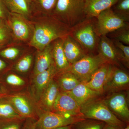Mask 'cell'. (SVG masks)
<instances>
[{"label": "cell", "instance_id": "obj_8", "mask_svg": "<svg viewBox=\"0 0 129 129\" xmlns=\"http://www.w3.org/2000/svg\"><path fill=\"white\" fill-rule=\"evenodd\" d=\"M52 112L64 116L85 118L81 111L80 106L68 92H60Z\"/></svg>", "mask_w": 129, "mask_h": 129}, {"label": "cell", "instance_id": "obj_17", "mask_svg": "<svg viewBox=\"0 0 129 129\" xmlns=\"http://www.w3.org/2000/svg\"><path fill=\"white\" fill-rule=\"evenodd\" d=\"M52 55L53 62L58 73L67 71L70 64L68 62L63 48V42L61 38L53 41Z\"/></svg>", "mask_w": 129, "mask_h": 129}, {"label": "cell", "instance_id": "obj_2", "mask_svg": "<svg viewBox=\"0 0 129 129\" xmlns=\"http://www.w3.org/2000/svg\"><path fill=\"white\" fill-rule=\"evenodd\" d=\"M96 17L86 18L70 27L68 35L75 40L88 55L98 54L100 37L95 30Z\"/></svg>", "mask_w": 129, "mask_h": 129}, {"label": "cell", "instance_id": "obj_6", "mask_svg": "<svg viewBox=\"0 0 129 129\" xmlns=\"http://www.w3.org/2000/svg\"><path fill=\"white\" fill-rule=\"evenodd\" d=\"M96 18L95 30L99 37L113 32L129 23L116 15L111 8L100 13Z\"/></svg>", "mask_w": 129, "mask_h": 129}, {"label": "cell", "instance_id": "obj_28", "mask_svg": "<svg viewBox=\"0 0 129 129\" xmlns=\"http://www.w3.org/2000/svg\"><path fill=\"white\" fill-rule=\"evenodd\" d=\"M106 35L111 39L129 46V23Z\"/></svg>", "mask_w": 129, "mask_h": 129}, {"label": "cell", "instance_id": "obj_37", "mask_svg": "<svg viewBox=\"0 0 129 129\" xmlns=\"http://www.w3.org/2000/svg\"><path fill=\"white\" fill-rule=\"evenodd\" d=\"M72 126V125H67V126L58 127L53 129H71Z\"/></svg>", "mask_w": 129, "mask_h": 129}, {"label": "cell", "instance_id": "obj_3", "mask_svg": "<svg viewBox=\"0 0 129 129\" xmlns=\"http://www.w3.org/2000/svg\"><path fill=\"white\" fill-rule=\"evenodd\" d=\"M86 0H58L52 16L70 27L86 18Z\"/></svg>", "mask_w": 129, "mask_h": 129}, {"label": "cell", "instance_id": "obj_42", "mask_svg": "<svg viewBox=\"0 0 129 129\" xmlns=\"http://www.w3.org/2000/svg\"><path fill=\"white\" fill-rule=\"evenodd\" d=\"M122 129H129V125H127V126L126 127H124V128H123Z\"/></svg>", "mask_w": 129, "mask_h": 129}, {"label": "cell", "instance_id": "obj_39", "mask_svg": "<svg viewBox=\"0 0 129 129\" xmlns=\"http://www.w3.org/2000/svg\"><path fill=\"white\" fill-rule=\"evenodd\" d=\"M5 27L6 26L3 22L2 19L0 18V27Z\"/></svg>", "mask_w": 129, "mask_h": 129}, {"label": "cell", "instance_id": "obj_9", "mask_svg": "<svg viewBox=\"0 0 129 129\" xmlns=\"http://www.w3.org/2000/svg\"><path fill=\"white\" fill-rule=\"evenodd\" d=\"M98 54L106 63L118 67H121L116 47L112 40L106 35L100 37Z\"/></svg>", "mask_w": 129, "mask_h": 129}, {"label": "cell", "instance_id": "obj_36", "mask_svg": "<svg viewBox=\"0 0 129 129\" xmlns=\"http://www.w3.org/2000/svg\"><path fill=\"white\" fill-rule=\"evenodd\" d=\"M6 67V63L1 59H0V71H1L2 70L4 69Z\"/></svg>", "mask_w": 129, "mask_h": 129}, {"label": "cell", "instance_id": "obj_7", "mask_svg": "<svg viewBox=\"0 0 129 129\" xmlns=\"http://www.w3.org/2000/svg\"><path fill=\"white\" fill-rule=\"evenodd\" d=\"M85 118L69 117L50 111H46L35 123L36 129H53L72 125Z\"/></svg>", "mask_w": 129, "mask_h": 129}, {"label": "cell", "instance_id": "obj_1", "mask_svg": "<svg viewBox=\"0 0 129 129\" xmlns=\"http://www.w3.org/2000/svg\"><path fill=\"white\" fill-rule=\"evenodd\" d=\"M52 17L35 28L30 44L39 51L43 50L55 40L63 38L69 33L70 27Z\"/></svg>", "mask_w": 129, "mask_h": 129}, {"label": "cell", "instance_id": "obj_33", "mask_svg": "<svg viewBox=\"0 0 129 129\" xmlns=\"http://www.w3.org/2000/svg\"><path fill=\"white\" fill-rule=\"evenodd\" d=\"M9 33L6 27H0V44L3 45L9 38Z\"/></svg>", "mask_w": 129, "mask_h": 129}, {"label": "cell", "instance_id": "obj_13", "mask_svg": "<svg viewBox=\"0 0 129 129\" xmlns=\"http://www.w3.org/2000/svg\"><path fill=\"white\" fill-rule=\"evenodd\" d=\"M112 66L106 63L103 64L92 75L90 80L85 83L86 85L102 94L104 91V85Z\"/></svg>", "mask_w": 129, "mask_h": 129}, {"label": "cell", "instance_id": "obj_11", "mask_svg": "<svg viewBox=\"0 0 129 129\" xmlns=\"http://www.w3.org/2000/svg\"><path fill=\"white\" fill-rule=\"evenodd\" d=\"M114 114L125 122H128L129 109L124 94L116 93L103 101Z\"/></svg>", "mask_w": 129, "mask_h": 129}, {"label": "cell", "instance_id": "obj_31", "mask_svg": "<svg viewBox=\"0 0 129 129\" xmlns=\"http://www.w3.org/2000/svg\"><path fill=\"white\" fill-rule=\"evenodd\" d=\"M19 50L14 47H10L3 50L0 52V55L9 60H13L18 55Z\"/></svg>", "mask_w": 129, "mask_h": 129}, {"label": "cell", "instance_id": "obj_35", "mask_svg": "<svg viewBox=\"0 0 129 129\" xmlns=\"http://www.w3.org/2000/svg\"><path fill=\"white\" fill-rule=\"evenodd\" d=\"M2 129H19V125L18 124H11L5 125Z\"/></svg>", "mask_w": 129, "mask_h": 129}, {"label": "cell", "instance_id": "obj_5", "mask_svg": "<svg viewBox=\"0 0 129 129\" xmlns=\"http://www.w3.org/2000/svg\"><path fill=\"white\" fill-rule=\"evenodd\" d=\"M106 63L97 54L88 55L70 66L68 71L73 73L81 83L89 81L99 67Z\"/></svg>", "mask_w": 129, "mask_h": 129}, {"label": "cell", "instance_id": "obj_23", "mask_svg": "<svg viewBox=\"0 0 129 129\" xmlns=\"http://www.w3.org/2000/svg\"><path fill=\"white\" fill-rule=\"evenodd\" d=\"M57 83L62 92L71 91L78 85L81 83L78 79L70 71L60 72Z\"/></svg>", "mask_w": 129, "mask_h": 129}, {"label": "cell", "instance_id": "obj_21", "mask_svg": "<svg viewBox=\"0 0 129 129\" xmlns=\"http://www.w3.org/2000/svg\"><path fill=\"white\" fill-rule=\"evenodd\" d=\"M5 6L12 13L26 18L32 11L31 0H3Z\"/></svg>", "mask_w": 129, "mask_h": 129}, {"label": "cell", "instance_id": "obj_30", "mask_svg": "<svg viewBox=\"0 0 129 129\" xmlns=\"http://www.w3.org/2000/svg\"><path fill=\"white\" fill-rule=\"evenodd\" d=\"M5 81L9 85L13 86H21L25 84L23 79L14 74H10L8 75L5 79Z\"/></svg>", "mask_w": 129, "mask_h": 129}, {"label": "cell", "instance_id": "obj_10", "mask_svg": "<svg viewBox=\"0 0 129 129\" xmlns=\"http://www.w3.org/2000/svg\"><path fill=\"white\" fill-rule=\"evenodd\" d=\"M129 83L128 74L123 70L112 65L104 85V91L119 90L128 85Z\"/></svg>", "mask_w": 129, "mask_h": 129}, {"label": "cell", "instance_id": "obj_29", "mask_svg": "<svg viewBox=\"0 0 129 129\" xmlns=\"http://www.w3.org/2000/svg\"><path fill=\"white\" fill-rule=\"evenodd\" d=\"M32 61V56L28 55L25 56L16 64V70L21 73H25L27 72L31 67Z\"/></svg>", "mask_w": 129, "mask_h": 129}, {"label": "cell", "instance_id": "obj_22", "mask_svg": "<svg viewBox=\"0 0 129 129\" xmlns=\"http://www.w3.org/2000/svg\"><path fill=\"white\" fill-rule=\"evenodd\" d=\"M22 16L12 13L11 25L13 34L16 38L21 40L27 39L30 34L29 27L21 18Z\"/></svg>", "mask_w": 129, "mask_h": 129}, {"label": "cell", "instance_id": "obj_26", "mask_svg": "<svg viewBox=\"0 0 129 129\" xmlns=\"http://www.w3.org/2000/svg\"><path fill=\"white\" fill-rule=\"evenodd\" d=\"M111 8L116 15L129 22V0H117Z\"/></svg>", "mask_w": 129, "mask_h": 129}, {"label": "cell", "instance_id": "obj_38", "mask_svg": "<svg viewBox=\"0 0 129 129\" xmlns=\"http://www.w3.org/2000/svg\"><path fill=\"white\" fill-rule=\"evenodd\" d=\"M103 129H118L111 125H109L108 124H105V126Z\"/></svg>", "mask_w": 129, "mask_h": 129}, {"label": "cell", "instance_id": "obj_20", "mask_svg": "<svg viewBox=\"0 0 129 129\" xmlns=\"http://www.w3.org/2000/svg\"><path fill=\"white\" fill-rule=\"evenodd\" d=\"M117 0H86V18L96 17L100 13L110 8Z\"/></svg>", "mask_w": 129, "mask_h": 129}, {"label": "cell", "instance_id": "obj_24", "mask_svg": "<svg viewBox=\"0 0 129 129\" xmlns=\"http://www.w3.org/2000/svg\"><path fill=\"white\" fill-rule=\"evenodd\" d=\"M20 115L6 98H0V118L7 119H22Z\"/></svg>", "mask_w": 129, "mask_h": 129}, {"label": "cell", "instance_id": "obj_27", "mask_svg": "<svg viewBox=\"0 0 129 129\" xmlns=\"http://www.w3.org/2000/svg\"><path fill=\"white\" fill-rule=\"evenodd\" d=\"M105 124L102 121L85 118L72 124L71 129H103Z\"/></svg>", "mask_w": 129, "mask_h": 129}, {"label": "cell", "instance_id": "obj_4", "mask_svg": "<svg viewBox=\"0 0 129 129\" xmlns=\"http://www.w3.org/2000/svg\"><path fill=\"white\" fill-rule=\"evenodd\" d=\"M81 111L85 118L102 121L118 129L125 127L124 123L117 117L103 101L92 100L81 106Z\"/></svg>", "mask_w": 129, "mask_h": 129}, {"label": "cell", "instance_id": "obj_40", "mask_svg": "<svg viewBox=\"0 0 129 129\" xmlns=\"http://www.w3.org/2000/svg\"><path fill=\"white\" fill-rule=\"evenodd\" d=\"M27 129H36L35 127V123L30 125Z\"/></svg>", "mask_w": 129, "mask_h": 129}, {"label": "cell", "instance_id": "obj_34", "mask_svg": "<svg viewBox=\"0 0 129 129\" xmlns=\"http://www.w3.org/2000/svg\"><path fill=\"white\" fill-rule=\"evenodd\" d=\"M7 14V8L5 6L4 1L0 0V18L5 19Z\"/></svg>", "mask_w": 129, "mask_h": 129}, {"label": "cell", "instance_id": "obj_25", "mask_svg": "<svg viewBox=\"0 0 129 129\" xmlns=\"http://www.w3.org/2000/svg\"><path fill=\"white\" fill-rule=\"evenodd\" d=\"M58 0H31V8L38 11L52 15Z\"/></svg>", "mask_w": 129, "mask_h": 129}, {"label": "cell", "instance_id": "obj_43", "mask_svg": "<svg viewBox=\"0 0 129 129\" xmlns=\"http://www.w3.org/2000/svg\"><path fill=\"white\" fill-rule=\"evenodd\" d=\"M3 45H1V44H0V48L2 47Z\"/></svg>", "mask_w": 129, "mask_h": 129}, {"label": "cell", "instance_id": "obj_18", "mask_svg": "<svg viewBox=\"0 0 129 129\" xmlns=\"http://www.w3.org/2000/svg\"><path fill=\"white\" fill-rule=\"evenodd\" d=\"M60 92L57 83L52 79L42 92L40 98L42 105L46 111L52 112L56 99Z\"/></svg>", "mask_w": 129, "mask_h": 129}, {"label": "cell", "instance_id": "obj_15", "mask_svg": "<svg viewBox=\"0 0 129 129\" xmlns=\"http://www.w3.org/2000/svg\"><path fill=\"white\" fill-rule=\"evenodd\" d=\"M68 92L74 98L80 107L95 99L97 97L102 94L91 89L86 85L85 83H83L79 84L73 89Z\"/></svg>", "mask_w": 129, "mask_h": 129}, {"label": "cell", "instance_id": "obj_14", "mask_svg": "<svg viewBox=\"0 0 129 129\" xmlns=\"http://www.w3.org/2000/svg\"><path fill=\"white\" fill-rule=\"evenodd\" d=\"M58 73L53 62L48 69L35 75L34 83L36 94L38 98H40L44 90Z\"/></svg>", "mask_w": 129, "mask_h": 129}, {"label": "cell", "instance_id": "obj_32", "mask_svg": "<svg viewBox=\"0 0 129 129\" xmlns=\"http://www.w3.org/2000/svg\"><path fill=\"white\" fill-rule=\"evenodd\" d=\"M112 40V39H111ZM115 46L119 48L124 53L126 59L129 62V46L124 45L120 42L112 40Z\"/></svg>", "mask_w": 129, "mask_h": 129}, {"label": "cell", "instance_id": "obj_41", "mask_svg": "<svg viewBox=\"0 0 129 129\" xmlns=\"http://www.w3.org/2000/svg\"><path fill=\"white\" fill-rule=\"evenodd\" d=\"M3 91H2V88L0 86V98L3 96Z\"/></svg>", "mask_w": 129, "mask_h": 129}, {"label": "cell", "instance_id": "obj_12", "mask_svg": "<svg viewBox=\"0 0 129 129\" xmlns=\"http://www.w3.org/2000/svg\"><path fill=\"white\" fill-rule=\"evenodd\" d=\"M62 39L64 54L70 65L87 55L80 45L68 34Z\"/></svg>", "mask_w": 129, "mask_h": 129}, {"label": "cell", "instance_id": "obj_19", "mask_svg": "<svg viewBox=\"0 0 129 129\" xmlns=\"http://www.w3.org/2000/svg\"><path fill=\"white\" fill-rule=\"evenodd\" d=\"M52 44H49L41 50L39 51L36 59L34 75H36L48 69L53 62Z\"/></svg>", "mask_w": 129, "mask_h": 129}, {"label": "cell", "instance_id": "obj_16", "mask_svg": "<svg viewBox=\"0 0 129 129\" xmlns=\"http://www.w3.org/2000/svg\"><path fill=\"white\" fill-rule=\"evenodd\" d=\"M6 98L16 111L23 117L33 116L34 112V107L26 96L22 95H15Z\"/></svg>", "mask_w": 129, "mask_h": 129}]
</instances>
